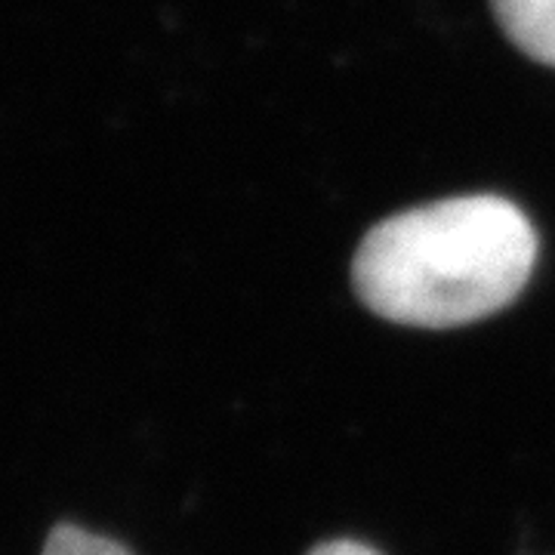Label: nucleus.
Here are the masks:
<instances>
[{
    "mask_svg": "<svg viewBox=\"0 0 555 555\" xmlns=\"http://www.w3.org/2000/svg\"><path fill=\"white\" fill-rule=\"evenodd\" d=\"M534 262V225L513 201L466 195L374 225L358 244L352 284L374 315L444 331L516 302Z\"/></svg>",
    "mask_w": 555,
    "mask_h": 555,
    "instance_id": "1",
    "label": "nucleus"
},
{
    "mask_svg": "<svg viewBox=\"0 0 555 555\" xmlns=\"http://www.w3.org/2000/svg\"><path fill=\"white\" fill-rule=\"evenodd\" d=\"M40 555H130V550L112 537L83 531L78 525H56Z\"/></svg>",
    "mask_w": 555,
    "mask_h": 555,
    "instance_id": "3",
    "label": "nucleus"
},
{
    "mask_svg": "<svg viewBox=\"0 0 555 555\" xmlns=\"http://www.w3.org/2000/svg\"><path fill=\"white\" fill-rule=\"evenodd\" d=\"M503 35L525 56L555 68V0H491Z\"/></svg>",
    "mask_w": 555,
    "mask_h": 555,
    "instance_id": "2",
    "label": "nucleus"
},
{
    "mask_svg": "<svg viewBox=\"0 0 555 555\" xmlns=\"http://www.w3.org/2000/svg\"><path fill=\"white\" fill-rule=\"evenodd\" d=\"M309 555H379L377 550H371L367 543H358V540H331V543H321Z\"/></svg>",
    "mask_w": 555,
    "mask_h": 555,
    "instance_id": "4",
    "label": "nucleus"
}]
</instances>
